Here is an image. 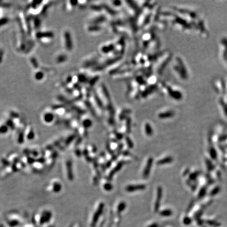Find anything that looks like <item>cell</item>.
Returning <instances> with one entry per match:
<instances>
[{
  "mask_svg": "<svg viewBox=\"0 0 227 227\" xmlns=\"http://www.w3.org/2000/svg\"><path fill=\"white\" fill-rule=\"evenodd\" d=\"M127 126V131L128 133H129L131 131V119L127 118L126 123Z\"/></svg>",
  "mask_w": 227,
  "mask_h": 227,
  "instance_id": "obj_21",
  "label": "cell"
},
{
  "mask_svg": "<svg viewBox=\"0 0 227 227\" xmlns=\"http://www.w3.org/2000/svg\"><path fill=\"white\" fill-rule=\"evenodd\" d=\"M52 190L55 192H60L62 189V185L60 182H54L52 184Z\"/></svg>",
  "mask_w": 227,
  "mask_h": 227,
  "instance_id": "obj_16",
  "label": "cell"
},
{
  "mask_svg": "<svg viewBox=\"0 0 227 227\" xmlns=\"http://www.w3.org/2000/svg\"><path fill=\"white\" fill-rule=\"evenodd\" d=\"M165 89L166 92V93L170 98L177 101H181L184 98V94L181 89L176 87L169 86V85L165 86Z\"/></svg>",
  "mask_w": 227,
  "mask_h": 227,
  "instance_id": "obj_3",
  "label": "cell"
},
{
  "mask_svg": "<svg viewBox=\"0 0 227 227\" xmlns=\"http://www.w3.org/2000/svg\"><path fill=\"white\" fill-rule=\"evenodd\" d=\"M75 135H73L72 136H69V137L66 140V142H65V144H66V145H69V144L72 142V141L75 138Z\"/></svg>",
  "mask_w": 227,
  "mask_h": 227,
  "instance_id": "obj_23",
  "label": "cell"
},
{
  "mask_svg": "<svg viewBox=\"0 0 227 227\" xmlns=\"http://www.w3.org/2000/svg\"><path fill=\"white\" fill-rule=\"evenodd\" d=\"M66 60V57L65 55H61L57 58L58 62H63Z\"/></svg>",
  "mask_w": 227,
  "mask_h": 227,
  "instance_id": "obj_25",
  "label": "cell"
},
{
  "mask_svg": "<svg viewBox=\"0 0 227 227\" xmlns=\"http://www.w3.org/2000/svg\"><path fill=\"white\" fill-rule=\"evenodd\" d=\"M153 158H149L148 159L147 163H146V165L145 167V169L143 171V178H145V179H146L149 176V175L150 174V170L151 168L152 167V166L153 164Z\"/></svg>",
  "mask_w": 227,
  "mask_h": 227,
  "instance_id": "obj_5",
  "label": "cell"
},
{
  "mask_svg": "<svg viewBox=\"0 0 227 227\" xmlns=\"http://www.w3.org/2000/svg\"><path fill=\"white\" fill-rule=\"evenodd\" d=\"M35 77L36 79H42L43 77V73L41 72H38L36 73V74L35 75Z\"/></svg>",
  "mask_w": 227,
  "mask_h": 227,
  "instance_id": "obj_26",
  "label": "cell"
},
{
  "mask_svg": "<svg viewBox=\"0 0 227 227\" xmlns=\"http://www.w3.org/2000/svg\"><path fill=\"white\" fill-rule=\"evenodd\" d=\"M64 37H65V44L66 47L68 50H72L73 48V43L72 40L71 38V36L68 31L65 32L64 34Z\"/></svg>",
  "mask_w": 227,
  "mask_h": 227,
  "instance_id": "obj_8",
  "label": "cell"
},
{
  "mask_svg": "<svg viewBox=\"0 0 227 227\" xmlns=\"http://www.w3.org/2000/svg\"><path fill=\"white\" fill-rule=\"evenodd\" d=\"M8 22V19H3L0 20V26H2L3 24H5Z\"/></svg>",
  "mask_w": 227,
  "mask_h": 227,
  "instance_id": "obj_29",
  "label": "cell"
},
{
  "mask_svg": "<svg viewBox=\"0 0 227 227\" xmlns=\"http://www.w3.org/2000/svg\"><path fill=\"white\" fill-rule=\"evenodd\" d=\"M125 140L127 143V144L128 146V147L129 148H133L134 147V144L132 140L130 139V138L129 137H126L125 138Z\"/></svg>",
  "mask_w": 227,
  "mask_h": 227,
  "instance_id": "obj_20",
  "label": "cell"
},
{
  "mask_svg": "<svg viewBox=\"0 0 227 227\" xmlns=\"http://www.w3.org/2000/svg\"><path fill=\"white\" fill-rule=\"evenodd\" d=\"M115 46L112 44H110L108 45H104L101 48V51L103 53H108L114 50Z\"/></svg>",
  "mask_w": 227,
  "mask_h": 227,
  "instance_id": "obj_13",
  "label": "cell"
},
{
  "mask_svg": "<svg viewBox=\"0 0 227 227\" xmlns=\"http://www.w3.org/2000/svg\"><path fill=\"white\" fill-rule=\"evenodd\" d=\"M172 161V158L171 157H167L164 158H162V159L159 160L157 162V164L158 165H162L166 164V163H169L171 162Z\"/></svg>",
  "mask_w": 227,
  "mask_h": 227,
  "instance_id": "obj_15",
  "label": "cell"
},
{
  "mask_svg": "<svg viewBox=\"0 0 227 227\" xmlns=\"http://www.w3.org/2000/svg\"><path fill=\"white\" fill-rule=\"evenodd\" d=\"M54 115L52 113H46L44 115V118H43L44 120L47 123H51V122L54 120Z\"/></svg>",
  "mask_w": 227,
  "mask_h": 227,
  "instance_id": "obj_14",
  "label": "cell"
},
{
  "mask_svg": "<svg viewBox=\"0 0 227 227\" xmlns=\"http://www.w3.org/2000/svg\"><path fill=\"white\" fill-rule=\"evenodd\" d=\"M124 164V162H119L118 164L116 165V166L111 171V172H110V174L108 175V179L109 180L111 179L112 178H113V177L115 175V174L118 171H119L121 169V168L122 167H123Z\"/></svg>",
  "mask_w": 227,
  "mask_h": 227,
  "instance_id": "obj_11",
  "label": "cell"
},
{
  "mask_svg": "<svg viewBox=\"0 0 227 227\" xmlns=\"http://www.w3.org/2000/svg\"><path fill=\"white\" fill-rule=\"evenodd\" d=\"M174 63V70L178 78L184 82L188 80L190 71L184 60L180 57H176Z\"/></svg>",
  "mask_w": 227,
  "mask_h": 227,
  "instance_id": "obj_1",
  "label": "cell"
},
{
  "mask_svg": "<svg viewBox=\"0 0 227 227\" xmlns=\"http://www.w3.org/2000/svg\"><path fill=\"white\" fill-rule=\"evenodd\" d=\"M220 54L221 60L227 67V36H223L220 40Z\"/></svg>",
  "mask_w": 227,
  "mask_h": 227,
  "instance_id": "obj_4",
  "label": "cell"
},
{
  "mask_svg": "<svg viewBox=\"0 0 227 227\" xmlns=\"http://www.w3.org/2000/svg\"><path fill=\"white\" fill-rule=\"evenodd\" d=\"M76 154L78 156H80V155H81V153L80 152V151L79 150H76Z\"/></svg>",
  "mask_w": 227,
  "mask_h": 227,
  "instance_id": "obj_30",
  "label": "cell"
},
{
  "mask_svg": "<svg viewBox=\"0 0 227 227\" xmlns=\"http://www.w3.org/2000/svg\"><path fill=\"white\" fill-rule=\"evenodd\" d=\"M146 188L145 185L139 184V185H127L126 187L125 190L127 192H134L137 191H140V190H145Z\"/></svg>",
  "mask_w": 227,
  "mask_h": 227,
  "instance_id": "obj_6",
  "label": "cell"
},
{
  "mask_svg": "<svg viewBox=\"0 0 227 227\" xmlns=\"http://www.w3.org/2000/svg\"><path fill=\"white\" fill-rule=\"evenodd\" d=\"M170 213V211L169 210H163L161 212V214L163 216H168L169 215Z\"/></svg>",
  "mask_w": 227,
  "mask_h": 227,
  "instance_id": "obj_28",
  "label": "cell"
},
{
  "mask_svg": "<svg viewBox=\"0 0 227 227\" xmlns=\"http://www.w3.org/2000/svg\"><path fill=\"white\" fill-rule=\"evenodd\" d=\"M66 169H67V176L68 179L70 181H72L74 179V174H73V166H72V162L70 160H68L66 162Z\"/></svg>",
  "mask_w": 227,
  "mask_h": 227,
  "instance_id": "obj_10",
  "label": "cell"
},
{
  "mask_svg": "<svg viewBox=\"0 0 227 227\" xmlns=\"http://www.w3.org/2000/svg\"><path fill=\"white\" fill-rule=\"evenodd\" d=\"M52 217L51 211L44 210L34 216L33 223L35 227H54L51 224Z\"/></svg>",
  "mask_w": 227,
  "mask_h": 227,
  "instance_id": "obj_2",
  "label": "cell"
},
{
  "mask_svg": "<svg viewBox=\"0 0 227 227\" xmlns=\"http://www.w3.org/2000/svg\"><path fill=\"white\" fill-rule=\"evenodd\" d=\"M104 189L106 191H111L113 189V185L110 183H106L104 185Z\"/></svg>",
  "mask_w": 227,
  "mask_h": 227,
  "instance_id": "obj_22",
  "label": "cell"
},
{
  "mask_svg": "<svg viewBox=\"0 0 227 227\" xmlns=\"http://www.w3.org/2000/svg\"><path fill=\"white\" fill-rule=\"evenodd\" d=\"M83 126L85 128H88L92 125V122L89 119H86L83 121Z\"/></svg>",
  "mask_w": 227,
  "mask_h": 227,
  "instance_id": "obj_18",
  "label": "cell"
},
{
  "mask_svg": "<svg viewBox=\"0 0 227 227\" xmlns=\"http://www.w3.org/2000/svg\"><path fill=\"white\" fill-rule=\"evenodd\" d=\"M126 204L124 202H121L118 204L117 207V212L120 213V212L123 211L126 208Z\"/></svg>",
  "mask_w": 227,
  "mask_h": 227,
  "instance_id": "obj_19",
  "label": "cell"
},
{
  "mask_svg": "<svg viewBox=\"0 0 227 227\" xmlns=\"http://www.w3.org/2000/svg\"><path fill=\"white\" fill-rule=\"evenodd\" d=\"M175 113L172 111H168L165 112H162L158 114V117L160 119H167L172 117L174 116Z\"/></svg>",
  "mask_w": 227,
  "mask_h": 227,
  "instance_id": "obj_12",
  "label": "cell"
},
{
  "mask_svg": "<svg viewBox=\"0 0 227 227\" xmlns=\"http://www.w3.org/2000/svg\"><path fill=\"white\" fill-rule=\"evenodd\" d=\"M115 135H116V138H117V139H121L123 138V134H121L120 133L116 132L115 133Z\"/></svg>",
  "mask_w": 227,
  "mask_h": 227,
  "instance_id": "obj_27",
  "label": "cell"
},
{
  "mask_svg": "<svg viewBox=\"0 0 227 227\" xmlns=\"http://www.w3.org/2000/svg\"><path fill=\"white\" fill-rule=\"evenodd\" d=\"M162 190L161 187H158L157 191V199L155 204V210L156 211H158V209L160 204V201L162 200Z\"/></svg>",
  "mask_w": 227,
  "mask_h": 227,
  "instance_id": "obj_9",
  "label": "cell"
},
{
  "mask_svg": "<svg viewBox=\"0 0 227 227\" xmlns=\"http://www.w3.org/2000/svg\"><path fill=\"white\" fill-rule=\"evenodd\" d=\"M8 127L5 125L0 126V133H5L8 131Z\"/></svg>",
  "mask_w": 227,
  "mask_h": 227,
  "instance_id": "obj_24",
  "label": "cell"
},
{
  "mask_svg": "<svg viewBox=\"0 0 227 227\" xmlns=\"http://www.w3.org/2000/svg\"><path fill=\"white\" fill-rule=\"evenodd\" d=\"M145 130L146 135L148 136H151L153 134V130L151 125L149 123H146L145 125Z\"/></svg>",
  "mask_w": 227,
  "mask_h": 227,
  "instance_id": "obj_17",
  "label": "cell"
},
{
  "mask_svg": "<svg viewBox=\"0 0 227 227\" xmlns=\"http://www.w3.org/2000/svg\"><path fill=\"white\" fill-rule=\"evenodd\" d=\"M104 207V204L103 203H101L99 204V206L98 207V209H97L96 211L94 213L93 218V220H92V224L94 225V224L96 223V222L97 221V220H98L99 216H101V214L102 212V211H103Z\"/></svg>",
  "mask_w": 227,
  "mask_h": 227,
  "instance_id": "obj_7",
  "label": "cell"
}]
</instances>
